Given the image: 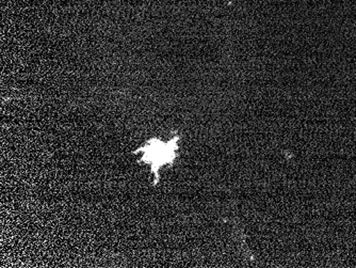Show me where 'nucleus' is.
Masks as SVG:
<instances>
[{
  "label": "nucleus",
  "instance_id": "f257e3e1",
  "mask_svg": "<svg viewBox=\"0 0 356 268\" xmlns=\"http://www.w3.org/2000/svg\"><path fill=\"white\" fill-rule=\"evenodd\" d=\"M178 138H174L171 143H165L158 139H151L144 147L138 149L135 153H142L140 161L147 164L151 166L152 172L155 175V184L159 180L160 168L163 166L169 165L173 163L174 159L176 157L175 150L177 149Z\"/></svg>",
  "mask_w": 356,
  "mask_h": 268
}]
</instances>
